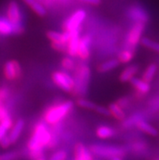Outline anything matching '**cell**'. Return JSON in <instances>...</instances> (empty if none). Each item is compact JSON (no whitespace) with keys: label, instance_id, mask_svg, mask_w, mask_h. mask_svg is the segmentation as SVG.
<instances>
[{"label":"cell","instance_id":"6da1fadb","mask_svg":"<svg viewBox=\"0 0 159 160\" xmlns=\"http://www.w3.org/2000/svg\"><path fill=\"white\" fill-rule=\"evenodd\" d=\"M52 135L43 123H38L34 127L30 139L28 142V148L30 151V157L33 160L41 158L44 147L48 146Z\"/></svg>","mask_w":159,"mask_h":160},{"label":"cell","instance_id":"7a4b0ae2","mask_svg":"<svg viewBox=\"0 0 159 160\" xmlns=\"http://www.w3.org/2000/svg\"><path fill=\"white\" fill-rule=\"evenodd\" d=\"M90 68L86 64L78 65L74 72V89L72 92L75 97H84L88 89L90 81Z\"/></svg>","mask_w":159,"mask_h":160},{"label":"cell","instance_id":"3957f363","mask_svg":"<svg viewBox=\"0 0 159 160\" xmlns=\"http://www.w3.org/2000/svg\"><path fill=\"white\" fill-rule=\"evenodd\" d=\"M74 102L72 100L51 106L44 113V120L47 124H56L62 120L72 109Z\"/></svg>","mask_w":159,"mask_h":160},{"label":"cell","instance_id":"277c9868","mask_svg":"<svg viewBox=\"0 0 159 160\" xmlns=\"http://www.w3.org/2000/svg\"><path fill=\"white\" fill-rule=\"evenodd\" d=\"M89 150L94 155L102 158H122L126 154V150L123 147L106 145H91Z\"/></svg>","mask_w":159,"mask_h":160},{"label":"cell","instance_id":"5b68a950","mask_svg":"<svg viewBox=\"0 0 159 160\" xmlns=\"http://www.w3.org/2000/svg\"><path fill=\"white\" fill-rule=\"evenodd\" d=\"M7 20L12 24L13 28V33L15 34H20L24 32V27L21 23L22 16L20 12V7L17 2L12 0L9 2L7 10Z\"/></svg>","mask_w":159,"mask_h":160},{"label":"cell","instance_id":"8992f818","mask_svg":"<svg viewBox=\"0 0 159 160\" xmlns=\"http://www.w3.org/2000/svg\"><path fill=\"white\" fill-rule=\"evenodd\" d=\"M51 79L53 82L63 91L67 93H72L73 91L75 86L74 80L68 73L62 71H55L52 73Z\"/></svg>","mask_w":159,"mask_h":160},{"label":"cell","instance_id":"52a82bcc","mask_svg":"<svg viewBox=\"0 0 159 160\" xmlns=\"http://www.w3.org/2000/svg\"><path fill=\"white\" fill-rule=\"evenodd\" d=\"M86 17V12L83 9L76 11L72 16L64 22L63 29L64 32H72L80 28V25L82 24Z\"/></svg>","mask_w":159,"mask_h":160},{"label":"cell","instance_id":"ba28073f","mask_svg":"<svg viewBox=\"0 0 159 160\" xmlns=\"http://www.w3.org/2000/svg\"><path fill=\"white\" fill-rule=\"evenodd\" d=\"M22 74V69L17 60L12 59L4 64L3 75L8 81H15L19 79Z\"/></svg>","mask_w":159,"mask_h":160},{"label":"cell","instance_id":"9c48e42d","mask_svg":"<svg viewBox=\"0 0 159 160\" xmlns=\"http://www.w3.org/2000/svg\"><path fill=\"white\" fill-rule=\"evenodd\" d=\"M145 24L141 22H136V24L130 29L127 36V42L129 47H135L137 44L141 42V35L145 29Z\"/></svg>","mask_w":159,"mask_h":160},{"label":"cell","instance_id":"30bf717a","mask_svg":"<svg viewBox=\"0 0 159 160\" xmlns=\"http://www.w3.org/2000/svg\"><path fill=\"white\" fill-rule=\"evenodd\" d=\"M90 44L91 37L89 35L86 34L81 37L79 42L77 56L84 60L88 59L90 55Z\"/></svg>","mask_w":159,"mask_h":160},{"label":"cell","instance_id":"8fae6325","mask_svg":"<svg viewBox=\"0 0 159 160\" xmlns=\"http://www.w3.org/2000/svg\"><path fill=\"white\" fill-rule=\"evenodd\" d=\"M80 39H81V37H80V28L71 32L70 38H69L68 42H67V51L69 56H77Z\"/></svg>","mask_w":159,"mask_h":160},{"label":"cell","instance_id":"7c38bea8","mask_svg":"<svg viewBox=\"0 0 159 160\" xmlns=\"http://www.w3.org/2000/svg\"><path fill=\"white\" fill-rule=\"evenodd\" d=\"M74 160H93V154L83 143L78 142L74 147Z\"/></svg>","mask_w":159,"mask_h":160},{"label":"cell","instance_id":"4fadbf2b","mask_svg":"<svg viewBox=\"0 0 159 160\" xmlns=\"http://www.w3.org/2000/svg\"><path fill=\"white\" fill-rule=\"evenodd\" d=\"M127 14H128L129 17L135 20L136 22H141L145 24L149 20V15L141 7H131L129 8Z\"/></svg>","mask_w":159,"mask_h":160},{"label":"cell","instance_id":"5bb4252c","mask_svg":"<svg viewBox=\"0 0 159 160\" xmlns=\"http://www.w3.org/2000/svg\"><path fill=\"white\" fill-rule=\"evenodd\" d=\"M71 32H59L57 31L50 30L47 32V37L51 42H65L67 43L70 38Z\"/></svg>","mask_w":159,"mask_h":160},{"label":"cell","instance_id":"9a60e30c","mask_svg":"<svg viewBox=\"0 0 159 160\" xmlns=\"http://www.w3.org/2000/svg\"><path fill=\"white\" fill-rule=\"evenodd\" d=\"M24 121L22 119H19V120H16V124L12 126L10 133H9V137H10L12 144L16 143V141L18 140L19 138H20V134H21L23 129H24Z\"/></svg>","mask_w":159,"mask_h":160},{"label":"cell","instance_id":"2e32d148","mask_svg":"<svg viewBox=\"0 0 159 160\" xmlns=\"http://www.w3.org/2000/svg\"><path fill=\"white\" fill-rule=\"evenodd\" d=\"M130 83H131L133 87L137 89V91L140 92L142 94L149 93V90H150V88H151L149 83L144 81L142 78L139 79L137 77H133L132 79L130 81Z\"/></svg>","mask_w":159,"mask_h":160},{"label":"cell","instance_id":"e0dca14e","mask_svg":"<svg viewBox=\"0 0 159 160\" xmlns=\"http://www.w3.org/2000/svg\"><path fill=\"white\" fill-rule=\"evenodd\" d=\"M138 69L139 68L137 65H131V66L127 67L119 75V81L123 83L127 82V81L130 82V81L133 77H135V75L138 72Z\"/></svg>","mask_w":159,"mask_h":160},{"label":"cell","instance_id":"ac0fdd59","mask_svg":"<svg viewBox=\"0 0 159 160\" xmlns=\"http://www.w3.org/2000/svg\"><path fill=\"white\" fill-rule=\"evenodd\" d=\"M136 126L141 131L149 134V136L156 137L158 134V131L156 129V128H154L153 126H152L151 124H149L148 122L145 121V120H140L138 121H137L136 122Z\"/></svg>","mask_w":159,"mask_h":160},{"label":"cell","instance_id":"d6986e66","mask_svg":"<svg viewBox=\"0 0 159 160\" xmlns=\"http://www.w3.org/2000/svg\"><path fill=\"white\" fill-rule=\"evenodd\" d=\"M25 3L28 5V6L30 7V8L32 9L33 12L36 13L38 16L41 17H44L46 15H47V10L46 8H44L43 5L40 3L39 2H37V0H23Z\"/></svg>","mask_w":159,"mask_h":160},{"label":"cell","instance_id":"ffe728a7","mask_svg":"<svg viewBox=\"0 0 159 160\" xmlns=\"http://www.w3.org/2000/svg\"><path fill=\"white\" fill-rule=\"evenodd\" d=\"M119 61L118 59H109V60L103 62L102 63L99 65L98 67L97 68V70L98 72L101 73H105L107 72H110L111 70L116 68L119 65Z\"/></svg>","mask_w":159,"mask_h":160},{"label":"cell","instance_id":"44dd1931","mask_svg":"<svg viewBox=\"0 0 159 160\" xmlns=\"http://www.w3.org/2000/svg\"><path fill=\"white\" fill-rule=\"evenodd\" d=\"M109 110L111 112V115L114 118H115L118 120H123L126 118L124 111L123 108H121L120 106L117 102H113L109 105Z\"/></svg>","mask_w":159,"mask_h":160},{"label":"cell","instance_id":"7402d4cb","mask_svg":"<svg viewBox=\"0 0 159 160\" xmlns=\"http://www.w3.org/2000/svg\"><path fill=\"white\" fill-rule=\"evenodd\" d=\"M115 129L109 127V126H99L96 129V135H97V138H101V139H107V138H113L115 136Z\"/></svg>","mask_w":159,"mask_h":160},{"label":"cell","instance_id":"603a6c76","mask_svg":"<svg viewBox=\"0 0 159 160\" xmlns=\"http://www.w3.org/2000/svg\"><path fill=\"white\" fill-rule=\"evenodd\" d=\"M157 66L155 63H151L147 67V68L145 69V71L144 72L143 75H142V79L145 81L150 83L152 80L153 79V77L155 76L156 72H157Z\"/></svg>","mask_w":159,"mask_h":160},{"label":"cell","instance_id":"cb8c5ba5","mask_svg":"<svg viewBox=\"0 0 159 160\" xmlns=\"http://www.w3.org/2000/svg\"><path fill=\"white\" fill-rule=\"evenodd\" d=\"M13 33V28L7 18H0V34L10 35Z\"/></svg>","mask_w":159,"mask_h":160},{"label":"cell","instance_id":"d4e9b609","mask_svg":"<svg viewBox=\"0 0 159 160\" xmlns=\"http://www.w3.org/2000/svg\"><path fill=\"white\" fill-rule=\"evenodd\" d=\"M134 57V52L131 49H126L121 51L118 55V60L120 63H127L132 60Z\"/></svg>","mask_w":159,"mask_h":160},{"label":"cell","instance_id":"484cf974","mask_svg":"<svg viewBox=\"0 0 159 160\" xmlns=\"http://www.w3.org/2000/svg\"><path fill=\"white\" fill-rule=\"evenodd\" d=\"M12 124H13V122L10 116L0 122V139L7 135V130L12 128Z\"/></svg>","mask_w":159,"mask_h":160},{"label":"cell","instance_id":"4316f807","mask_svg":"<svg viewBox=\"0 0 159 160\" xmlns=\"http://www.w3.org/2000/svg\"><path fill=\"white\" fill-rule=\"evenodd\" d=\"M141 45H143L144 47L159 53V42L151 40L149 38H142L141 40Z\"/></svg>","mask_w":159,"mask_h":160},{"label":"cell","instance_id":"83f0119b","mask_svg":"<svg viewBox=\"0 0 159 160\" xmlns=\"http://www.w3.org/2000/svg\"><path fill=\"white\" fill-rule=\"evenodd\" d=\"M77 104L81 108L89 110H95V108L97 107V104L95 102L90 101V100L85 99L84 98H79L77 100Z\"/></svg>","mask_w":159,"mask_h":160},{"label":"cell","instance_id":"f1b7e54d","mask_svg":"<svg viewBox=\"0 0 159 160\" xmlns=\"http://www.w3.org/2000/svg\"><path fill=\"white\" fill-rule=\"evenodd\" d=\"M61 65L67 71H72L75 69V62L70 57H64L61 61Z\"/></svg>","mask_w":159,"mask_h":160},{"label":"cell","instance_id":"f546056e","mask_svg":"<svg viewBox=\"0 0 159 160\" xmlns=\"http://www.w3.org/2000/svg\"><path fill=\"white\" fill-rule=\"evenodd\" d=\"M20 156V154L17 151H8L0 154V160H16Z\"/></svg>","mask_w":159,"mask_h":160},{"label":"cell","instance_id":"4dcf8cb0","mask_svg":"<svg viewBox=\"0 0 159 160\" xmlns=\"http://www.w3.org/2000/svg\"><path fill=\"white\" fill-rule=\"evenodd\" d=\"M67 158V154L66 151L61 150L54 152L48 160H66Z\"/></svg>","mask_w":159,"mask_h":160},{"label":"cell","instance_id":"1f68e13d","mask_svg":"<svg viewBox=\"0 0 159 160\" xmlns=\"http://www.w3.org/2000/svg\"><path fill=\"white\" fill-rule=\"evenodd\" d=\"M51 46L54 51H58V52H67V43L51 42Z\"/></svg>","mask_w":159,"mask_h":160},{"label":"cell","instance_id":"d6a6232c","mask_svg":"<svg viewBox=\"0 0 159 160\" xmlns=\"http://www.w3.org/2000/svg\"><path fill=\"white\" fill-rule=\"evenodd\" d=\"M12 144V141H11V138L10 137H9V135H5L3 138H2L0 139V146H1L2 149L9 148Z\"/></svg>","mask_w":159,"mask_h":160},{"label":"cell","instance_id":"836d02e7","mask_svg":"<svg viewBox=\"0 0 159 160\" xmlns=\"http://www.w3.org/2000/svg\"><path fill=\"white\" fill-rule=\"evenodd\" d=\"M94 111L97 112V113L101 114L102 116H111V112H110V110L108 108H106L104 106H98L97 105L96 108H95Z\"/></svg>","mask_w":159,"mask_h":160},{"label":"cell","instance_id":"e575fe53","mask_svg":"<svg viewBox=\"0 0 159 160\" xmlns=\"http://www.w3.org/2000/svg\"><path fill=\"white\" fill-rule=\"evenodd\" d=\"M9 112L7 110V108H5L2 104V102H0V122L3 120L4 119L9 117Z\"/></svg>","mask_w":159,"mask_h":160},{"label":"cell","instance_id":"d590c367","mask_svg":"<svg viewBox=\"0 0 159 160\" xmlns=\"http://www.w3.org/2000/svg\"><path fill=\"white\" fill-rule=\"evenodd\" d=\"M9 91L6 88H0V102H2L7 98Z\"/></svg>","mask_w":159,"mask_h":160},{"label":"cell","instance_id":"8d00e7d4","mask_svg":"<svg viewBox=\"0 0 159 160\" xmlns=\"http://www.w3.org/2000/svg\"><path fill=\"white\" fill-rule=\"evenodd\" d=\"M80 1L85 2V3L91 4V5H94V6H98L102 2L101 0H80Z\"/></svg>","mask_w":159,"mask_h":160},{"label":"cell","instance_id":"74e56055","mask_svg":"<svg viewBox=\"0 0 159 160\" xmlns=\"http://www.w3.org/2000/svg\"><path fill=\"white\" fill-rule=\"evenodd\" d=\"M112 160H123L121 158H119V157H117V158H112Z\"/></svg>","mask_w":159,"mask_h":160},{"label":"cell","instance_id":"f35d334b","mask_svg":"<svg viewBox=\"0 0 159 160\" xmlns=\"http://www.w3.org/2000/svg\"><path fill=\"white\" fill-rule=\"evenodd\" d=\"M35 160H46V159H45L44 158H42V157H41V158H37V159H35Z\"/></svg>","mask_w":159,"mask_h":160},{"label":"cell","instance_id":"ab89813d","mask_svg":"<svg viewBox=\"0 0 159 160\" xmlns=\"http://www.w3.org/2000/svg\"><path fill=\"white\" fill-rule=\"evenodd\" d=\"M157 160H159V159H157Z\"/></svg>","mask_w":159,"mask_h":160}]
</instances>
